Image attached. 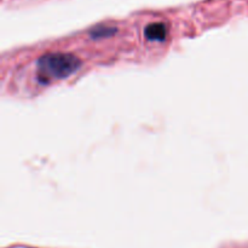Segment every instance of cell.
<instances>
[{"mask_svg": "<svg viewBox=\"0 0 248 248\" xmlns=\"http://www.w3.org/2000/svg\"><path fill=\"white\" fill-rule=\"evenodd\" d=\"M167 26L162 22H154L145 27L144 35L150 41H164L167 36Z\"/></svg>", "mask_w": 248, "mask_h": 248, "instance_id": "cell-2", "label": "cell"}, {"mask_svg": "<svg viewBox=\"0 0 248 248\" xmlns=\"http://www.w3.org/2000/svg\"><path fill=\"white\" fill-rule=\"evenodd\" d=\"M81 62L70 53L56 52L45 55L38 61V78L43 82L64 79L75 73Z\"/></svg>", "mask_w": 248, "mask_h": 248, "instance_id": "cell-1", "label": "cell"}, {"mask_svg": "<svg viewBox=\"0 0 248 248\" xmlns=\"http://www.w3.org/2000/svg\"><path fill=\"white\" fill-rule=\"evenodd\" d=\"M116 29L115 28H108V27H102V28H96L94 31H91L92 36L94 38H98V36H106V35H111V34L115 33Z\"/></svg>", "mask_w": 248, "mask_h": 248, "instance_id": "cell-3", "label": "cell"}]
</instances>
